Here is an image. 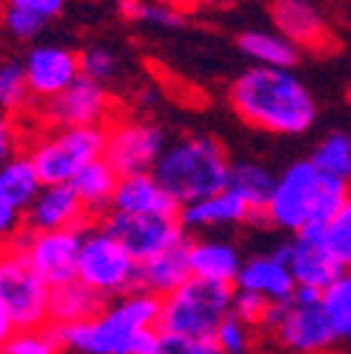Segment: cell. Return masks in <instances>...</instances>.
<instances>
[{
  "mask_svg": "<svg viewBox=\"0 0 351 354\" xmlns=\"http://www.w3.org/2000/svg\"><path fill=\"white\" fill-rule=\"evenodd\" d=\"M228 102L245 124L273 136H301L318 118L310 87L281 68L250 65L228 87Z\"/></svg>",
  "mask_w": 351,
  "mask_h": 354,
  "instance_id": "1",
  "label": "cell"
},
{
  "mask_svg": "<svg viewBox=\"0 0 351 354\" xmlns=\"http://www.w3.org/2000/svg\"><path fill=\"white\" fill-rule=\"evenodd\" d=\"M160 298L133 290L107 301L102 313L84 324L59 329L68 351L76 354H149L158 340Z\"/></svg>",
  "mask_w": 351,
  "mask_h": 354,
  "instance_id": "2",
  "label": "cell"
},
{
  "mask_svg": "<svg viewBox=\"0 0 351 354\" xmlns=\"http://www.w3.org/2000/svg\"><path fill=\"white\" fill-rule=\"evenodd\" d=\"M231 158L214 136H189L166 147L155 166V180L178 208L194 205L225 192L231 183Z\"/></svg>",
  "mask_w": 351,
  "mask_h": 354,
  "instance_id": "3",
  "label": "cell"
},
{
  "mask_svg": "<svg viewBox=\"0 0 351 354\" xmlns=\"http://www.w3.org/2000/svg\"><path fill=\"white\" fill-rule=\"evenodd\" d=\"M234 292L236 287L228 284L189 279L180 290L160 298L158 329L189 340H214L216 329L234 313Z\"/></svg>",
  "mask_w": 351,
  "mask_h": 354,
  "instance_id": "4",
  "label": "cell"
},
{
  "mask_svg": "<svg viewBox=\"0 0 351 354\" xmlns=\"http://www.w3.org/2000/svg\"><path fill=\"white\" fill-rule=\"evenodd\" d=\"M107 127H79V129H46L26 144L42 186H68L73 177L93 160L104 158Z\"/></svg>",
  "mask_w": 351,
  "mask_h": 354,
  "instance_id": "5",
  "label": "cell"
},
{
  "mask_svg": "<svg viewBox=\"0 0 351 354\" xmlns=\"http://www.w3.org/2000/svg\"><path fill=\"white\" fill-rule=\"evenodd\" d=\"M138 259L124 248L102 223H91L82 236L79 281L99 292L104 301H115L138 290Z\"/></svg>",
  "mask_w": 351,
  "mask_h": 354,
  "instance_id": "6",
  "label": "cell"
},
{
  "mask_svg": "<svg viewBox=\"0 0 351 354\" xmlns=\"http://www.w3.org/2000/svg\"><path fill=\"white\" fill-rule=\"evenodd\" d=\"M265 329L287 354H329L337 337L323 313L321 292L298 290L287 304L270 306Z\"/></svg>",
  "mask_w": 351,
  "mask_h": 354,
  "instance_id": "7",
  "label": "cell"
},
{
  "mask_svg": "<svg viewBox=\"0 0 351 354\" xmlns=\"http://www.w3.org/2000/svg\"><path fill=\"white\" fill-rule=\"evenodd\" d=\"M323 174L312 160H295L290 163L276 180L273 197L261 214V219L278 231L287 234H301L306 225L312 223V214L318 205Z\"/></svg>",
  "mask_w": 351,
  "mask_h": 354,
  "instance_id": "8",
  "label": "cell"
},
{
  "mask_svg": "<svg viewBox=\"0 0 351 354\" xmlns=\"http://www.w3.org/2000/svg\"><path fill=\"white\" fill-rule=\"evenodd\" d=\"M51 295L54 290L42 281L31 264L9 245L0 261V301L9 309L17 329H39L51 324Z\"/></svg>",
  "mask_w": 351,
  "mask_h": 354,
  "instance_id": "9",
  "label": "cell"
},
{
  "mask_svg": "<svg viewBox=\"0 0 351 354\" xmlns=\"http://www.w3.org/2000/svg\"><path fill=\"white\" fill-rule=\"evenodd\" d=\"M84 231H23L12 248L51 290L79 281V253Z\"/></svg>",
  "mask_w": 351,
  "mask_h": 354,
  "instance_id": "10",
  "label": "cell"
},
{
  "mask_svg": "<svg viewBox=\"0 0 351 354\" xmlns=\"http://www.w3.org/2000/svg\"><path fill=\"white\" fill-rule=\"evenodd\" d=\"M166 147V132L160 127L138 118H113L107 124L104 160L118 171V177L152 174Z\"/></svg>",
  "mask_w": 351,
  "mask_h": 354,
  "instance_id": "11",
  "label": "cell"
},
{
  "mask_svg": "<svg viewBox=\"0 0 351 354\" xmlns=\"http://www.w3.org/2000/svg\"><path fill=\"white\" fill-rule=\"evenodd\" d=\"M113 96L107 87L91 79H79L51 102L34 104L31 115L46 129H79V127H107L113 121Z\"/></svg>",
  "mask_w": 351,
  "mask_h": 354,
  "instance_id": "12",
  "label": "cell"
},
{
  "mask_svg": "<svg viewBox=\"0 0 351 354\" xmlns=\"http://www.w3.org/2000/svg\"><path fill=\"white\" fill-rule=\"evenodd\" d=\"M99 223L124 242V248L141 261L180 245L189 234L180 225V214H152V216H124L110 211Z\"/></svg>",
  "mask_w": 351,
  "mask_h": 354,
  "instance_id": "13",
  "label": "cell"
},
{
  "mask_svg": "<svg viewBox=\"0 0 351 354\" xmlns=\"http://www.w3.org/2000/svg\"><path fill=\"white\" fill-rule=\"evenodd\" d=\"M26 79L31 87L34 104L51 102L57 96H62L70 84H76L82 79V62L79 54L65 48V46H51V42H42V46H34L26 59Z\"/></svg>",
  "mask_w": 351,
  "mask_h": 354,
  "instance_id": "14",
  "label": "cell"
},
{
  "mask_svg": "<svg viewBox=\"0 0 351 354\" xmlns=\"http://www.w3.org/2000/svg\"><path fill=\"white\" fill-rule=\"evenodd\" d=\"M284 256L292 270V279L298 290H315L323 292L343 270L332 259V253L323 245V228H303L292 236L290 245H284Z\"/></svg>",
  "mask_w": 351,
  "mask_h": 354,
  "instance_id": "15",
  "label": "cell"
},
{
  "mask_svg": "<svg viewBox=\"0 0 351 354\" xmlns=\"http://www.w3.org/2000/svg\"><path fill=\"white\" fill-rule=\"evenodd\" d=\"M270 20L281 37H287L298 51H329L334 46L326 17L310 0H273Z\"/></svg>",
  "mask_w": 351,
  "mask_h": 354,
  "instance_id": "16",
  "label": "cell"
},
{
  "mask_svg": "<svg viewBox=\"0 0 351 354\" xmlns=\"http://www.w3.org/2000/svg\"><path fill=\"white\" fill-rule=\"evenodd\" d=\"M93 219L68 186H42L37 200L26 208V231H84Z\"/></svg>",
  "mask_w": 351,
  "mask_h": 354,
  "instance_id": "17",
  "label": "cell"
},
{
  "mask_svg": "<svg viewBox=\"0 0 351 354\" xmlns=\"http://www.w3.org/2000/svg\"><path fill=\"white\" fill-rule=\"evenodd\" d=\"M236 290L253 292V295L265 298L273 306L287 304L298 292V284H295L292 270L287 264L284 248H278L273 253H258V256L247 259L242 264L239 279H236Z\"/></svg>",
  "mask_w": 351,
  "mask_h": 354,
  "instance_id": "18",
  "label": "cell"
},
{
  "mask_svg": "<svg viewBox=\"0 0 351 354\" xmlns=\"http://www.w3.org/2000/svg\"><path fill=\"white\" fill-rule=\"evenodd\" d=\"M189 261H191V279L214 281L236 287V279L242 273V253L234 242L225 239H191L189 245Z\"/></svg>",
  "mask_w": 351,
  "mask_h": 354,
  "instance_id": "19",
  "label": "cell"
},
{
  "mask_svg": "<svg viewBox=\"0 0 351 354\" xmlns=\"http://www.w3.org/2000/svg\"><path fill=\"white\" fill-rule=\"evenodd\" d=\"M250 219H258L231 189L219 192L208 200H200L194 205L180 208V225L186 234L211 231V228H228V225H245Z\"/></svg>",
  "mask_w": 351,
  "mask_h": 354,
  "instance_id": "20",
  "label": "cell"
},
{
  "mask_svg": "<svg viewBox=\"0 0 351 354\" xmlns=\"http://www.w3.org/2000/svg\"><path fill=\"white\" fill-rule=\"evenodd\" d=\"M189 245L191 239L174 245L146 261H141L138 268V290L152 292L158 298L171 295L174 290H180L191 279V261H189Z\"/></svg>",
  "mask_w": 351,
  "mask_h": 354,
  "instance_id": "21",
  "label": "cell"
},
{
  "mask_svg": "<svg viewBox=\"0 0 351 354\" xmlns=\"http://www.w3.org/2000/svg\"><path fill=\"white\" fill-rule=\"evenodd\" d=\"M110 211L124 216H152V214H180L174 200L163 192L155 174H133L121 177Z\"/></svg>",
  "mask_w": 351,
  "mask_h": 354,
  "instance_id": "22",
  "label": "cell"
},
{
  "mask_svg": "<svg viewBox=\"0 0 351 354\" xmlns=\"http://www.w3.org/2000/svg\"><path fill=\"white\" fill-rule=\"evenodd\" d=\"M118 171L102 158V160H93L87 163L73 180H70V189L76 192V197L82 200V205L87 208L93 223L104 219L110 214V205H113V197H115V189H118Z\"/></svg>",
  "mask_w": 351,
  "mask_h": 354,
  "instance_id": "23",
  "label": "cell"
},
{
  "mask_svg": "<svg viewBox=\"0 0 351 354\" xmlns=\"http://www.w3.org/2000/svg\"><path fill=\"white\" fill-rule=\"evenodd\" d=\"M236 48L256 65V68H281L290 71L298 65L301 51L292 46L287 37H281L278 31H245L236 37Z\"/></svg>",
  "mask_w": 351,
  "mask_h": 354,
  "instance_id": "24",
  "label": "cell"
},
{
  "mask_svg": "<svg viewBox=\"0 0 351 354\" xmlns=\"http://www.w3.org/2000/svg\"><path fill=\"white\" fill-rule=\"evenodd\" d=\"M107 306V301L93 292L91 287H84L82 281L57 287L51 295V326L65 329V326H76L96 318L102 309Z\"/></svg>",
  "mask_w": 351,
  "mask_h": 354,
  "instance_id": "25",
  "label": "cell"
},
{
  "mask_svg": "<svg viewBox=\"0 0 351 354\" xmlns=\"http://www.w3.org/2000/svg\"><path fill=\"white\" fill-rule=\"evenodd\" d=\"M276 180H278V174H273V169L261 166V163L242 160V163H234V169H231L228 189L261 219V214H265V208L273 197Z\"/></svg>",
  "mask_w": 351,
  "mask_h": 354,
  "instance_id": "26",
  "label": "cell"
},
{
  "mask_svg": "<svg viewBox=\"0 0 351 354\" xmlns=\"http://www.w3.org/2000/svg\"><path fill=\"white\" fill-rule=\"evenodd\" d=\"M31 110H34V96H31L23 62L3 59L0 62V113L20 118Z\"/></svg>",
  "mask_w": 351,
  "mask_h": 354,
  "instance_id": "27",
  "label": "cell"
},
{
  "mask_svg": "<svg viewBox=\"0 0 351 354\" xmlns=\"http://www.w3.org/2000/svg\"><path fill=\"white\" fill-rule=\"evenodd\" d=\"M321 304L337 343H351V273H340L321 292Z\"/></svg>",
  "mask_w": 351,
  "mask_h": 354,
  "instance_id": "28",
  "label": "cell"
},
{
  "mask_svg": "<svg viewBox=\"0 0 351 354\" xmlns=\"http://www.w3.org/2000/svg\"><path fill=\"white\" fill-rule=\"evenodd\" d=\"M310 160L318 166L321 174L351 186V136L348 132H329L315 147V155Z\"/></svg>",
  "mask_w": 351,
  "mask_h": 354,
  "instance_id": "29",
  "label": "cell"
},
{
  "mask_svg": "<svg viewBox=\"0 0 351 354\" xmlns=\"http://www.w3.org/2000/svg\"><path fill=\"white\" fill-rule=\"evenodd\" d=\"M0 180H3L9 197H12L23 211H26V208L37 200V194L42 192V180H39V174H37V169H34V163H31V158H28L26 152H20L15 160H9L3 169H0Z\"/></svg>",
  "mask_w": 351,
  "mask_h": 354,
  "instance_id": "30",
  "label": "cell"
},
{
  "mask_svg": "<svg viewBox=\"0 0 351 354\" xmlns=\"http://www.w3.org/2000/svg\"><path fill=\"white\" fill-rule=\"evenodd\" d=\"M323 245L332 253V259L340 264L343 273H351V192L340 211L329 219V225L323 228Z\"/></svg>",
  "mask_w": 351,
  "mask_h": 354,
  "instance_id": "31",
  "label": "cell"
},
{
  "mask_svg": "<svg viewBox=\"0 0 351 354\" xmlns=\"http://www.w3.org/2000/svg\"><path fill=\"white\" fill-rule=\"evenodd\" d=\"M118 9L124 12V17L144 23V26H155V28H180L183 26V15L178 9L160 3V0H118Z\"/></svg>",
  "mask_w": 351,
  "mask_h": 354,
  "instance_id": "32",
  "label": "cell"
},
{
  "mask_svg": "<svg viewBox=\"0 0 351 354\" xmlns=\"http://www.w3.org/2000/svg\"><path fill=\"white\" fill-rule=\"evenodd\" d=\"M65 348L62 335L57 326H39V329H17V335L6 343L0 354H59Z\"/></svg>",
  "mask_w": 351,
  "mask_h": 354,
  "instance_id": "33",
  "label": "cell"
},
{
  "mask_svg": "<svg viewBox=\"0 0 351 354\" xmlns=\"http://www.w3.org/2000/svg\"><path fill=\"white\" fill-rule=\"evenodd\" d=\"M79 62H82V76L84 79L99 82L104 87H107V82H113L118 76V57L110 48L93 46V48L79 54Z\"/></svg>",
  "mask_w": 351,
  "mask_h": 354,
  "instance_id": "34",
  "label": "cell"
},
{
  "mask_svg": "<svg viewBox=\"0 0 351 354\" xmlns=\"http://www.w3.org/2000/svg\"><path fill=\"white\" fill-rule=\"evenodd\" d=\"M214 343L222 354H247L253 346V326H247L231 313V318H225V324L216 329Z\"/></svg>",
  "mask_w": 351,
  "mask_h": 354,
  "instance_id": "35",
  "label": "cell"
},
{
  "mask_svg": "<svg viewBox=\"0 0 351 354\" xmlns=\"http://www.w3.org/2000/svg\"><path fill=\"white\" fill-rule=\"evenodd\" d=\"M0 26L3 31L12 37V39H20V42H31L42 34L46 28V20L26 12V9H17V6H6L3 9V17H0Z\"/></svg>",
  "mask_w": 351,
  "mask_h": 354,
  "instance_id": "36",
  "label": "cell"
},
{
  "mask_svg": "<svg viewBox=\"0 0 351 354\" xmlns=\"http://www.w3.org/2000/svg\"><path fill=\"white\" fill-rule=\"evenodd\" d=\"M149 354H222L214 340H189L180 335H169L158 329V340Z\"/></svg>",
  "mask_w": 351,
  "mask_h": 354,
  "instance_id": "37",
  "label": "cell"
},
{
  "mask_svg": "<svg viewBox=\"0 0 351 354\" xmlns=\"http://www.w3.org/2000/svg\"><path fill=\"white\" fill-rule=\"evenodd\" d=\"M26 231V211L9 197L3 180H0V242L12 245Z\"/></svg>",
  "mask_w": 351,
  "mask_h": 354,
  "instance_id": "38",
  "label": "cell"
},
{
  "mask_svg": "<svg viewBox=\"0 0 351 354\" xmlns=\"http://www.w3.org/2000/svg\"><path fill=\"white\" fill-rule=\"evenodd\" d=\"M26 129L20 127V121L15 115L0 113V169H3L9 160H15L20 152H26Z\"/></svg>",
  "mask_w": 351,
  "mask_h": 354,
  "instance_id": "39",
  "label": "cell"
},
{
  "mask_svg": "<svg viewBox=\"0 0 351 354\" xmlns=\"http://www.w3.org/2000/svg\"><path fill=\"white\" fill-rule=\"evenodd\" d=\"M270 306H273V304H267L265 298H258V295H253V292H242V290L234 292V315H236L239 321H245L247 326H253V329H256V326H265Z\"/></svg>",
  "mask_w": 351,
  "mask_h": 354,
  "instance_id": "40",
  "label": "cell"
},
{
  "mask_svg": "<svg viewBox=\"0 0 351 354\" xmlns=\"http://www.w3.org/2000/svg\"><path fill=\"white\" fill-rule=\"evenodd\" d=\"M6 6H17V9H26L42 20H51L57 17L62 9H65V0H6Z\"/></svg>",
  "mask_w": 351,
  "mask_h": 354,
  "instance_id": "41",
  "label": "cell"
},
{
  "mask_svg": "<svg viewBox=\"0 0 351 354\" xmlns=\"http://www.w3.org/2000/svg\"><path fill=\"white\" fill-rule=\"evenodd\" d=\"M15 335H17V326H15L12 315H9V309L3 306V301H0V351L6 348V343H9Z\"/></svg>",
  "mask_w": 351,
  "mask_h": 354,
  "instance_id": "42",
  "label": "cell"
},
{
  "mask_svg": "<svg viewBox=\"0 0 351 354\" xmlns=\"http://www.w3.org/2000/svg\"><path fill=\"white\" fill-rule=\"evenodd\" d=\"M160 3H166V6H171V9H178V12L183 15V12L197 9L200 3H205V0H160Z\"/></svg>",
  "mask_w": 351,
  "mask_h": 354,
  "instance_id": "43",
  "label": "cell"
},
{
  "mask_svg": "<svg viewBox=\"0 0 351 354\" xmlns=\"http://www.w3.org/2000/svg\"><path fill=\"white\" fill-rule=\"evenodd\" d=\"M6 253H9V245H6V242H0V261H3Z\"/></svg>",
  "mask_w": 351,
  "mask_h": 354,
  "instance_id": "44",
  "label": "cell"
},
{
  "mask_svg": "<svg viewBox=\"0 0 351 354\" xmlns=\"http://www.w3.org/2000/svg\"><path fill=\"white\" fill-rule=\"evenodd\" d=\"M214 3H236V0H214Z\"/></svg>",
  "mask_w": 351,
  "mask_h": 354,
  "instance_id": "45",
  "label": "cell"
}]
</instances>
